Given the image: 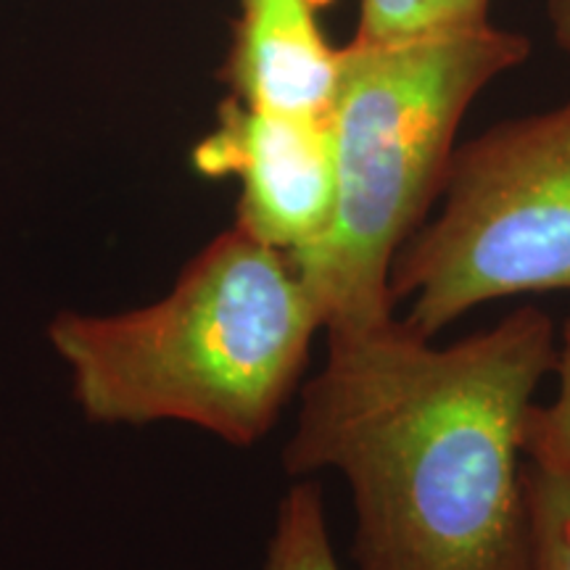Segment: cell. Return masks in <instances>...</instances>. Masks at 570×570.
<instances>
[{"label":"cell","mask_w":570,"mask_h":570,"mask_svg":"<svg viewBox=\"0 0 570 570\" xmlns=\"http://www.w3.org/2000/svg\"><path fill=\"white\" fill-rule=\"evenodd\" d=\"M344 48L327 42L317 0H240L225 77L233 98L259 111L327 119Z\"/></svg>","instance_id":"8992f818"},{"label":"cell","mask_w":570,"mask_h":570,"mask_svg":"<svg viewBox=\"0 0 570 570\" xmlns=\"http://www.w3.org/2000/svg\"><path fill=\"white\" fill-rule=\"evenodd\" d=\"M491 0H356L354 42L399 46L489 24Z\"/></svg>","instance_id":"52a82bcc"},{"label":"cell","mask_w":570,"mask_h":570,"mask_svg":"<svg viewBox=\"0 0 570 570\" xmlns=\"http://www.w3.org/2000/svg\"><path fill=\"white\" fill-rule=\"evenodd\" d=\"M204 177H238V227L296 256L315 246L336 206V159L327 119L223 104L217 127L194 148Z\"/></svg>","instance_id":"5b68a950"},{"label":"cell","mask_w":570,"mask_h":570,"mask_svg":"<svg viewBox=\"0 0 570 570\" xmlns=\"http://www.w3.org/2000/svg\"><path fill=\"white\" fill-rule=\"evenodd\" d=\"M265 570H341L327 537L323 491L296 483L277 508Z\"/></svg>","instance_id":"9c48e42d"},{"label":"cell","mask_w":570,"mask_h":570,"mask_svg":"<svg viewBox=\"0 0 570 570\" xmlns=\"http://www.w3.org/2000/svg\"><path fill=\"white\" fill-rule=\"evenodd\" d=\"M550 19L558 42L570 53V0H550Z\"/></svg>","instance_id":"8fae6325"},{"label":"cell","mask_w":570,"mask_h":570,"mask_svg":"<svg viewBox=\"0 0 570 570\" xmlns=\"http://www.w3.org/2000/svg\"><path fill=\"white\" fill-rule=\"evenodd\" d=\"M441 196L391 267L407 331L431 341L481 304L570 291V101L454 148Z\"/></svg>","instance_id":"277c9868"},{"label":"cell","mask_w":570,"mask_h":570,"mask_svg":"<svg viewBox=\"0 0 570 570\" xmlns=\"http://www.w3.org/2000/svg\"><path fill=\"white\" fill-rule=\"evenodd\" d=\"M320 327L323 312L291 256L233 225L156 304L61 312L48 338L92 423L175 420L252 446L294 394Z\"/></svg>","instance_id":"7a4b0ae2"},{"label":"cell","mask_w":570,"mask_h":570,"mask_svg":"<svg viewBox=\"0 0 570 570\" xmlns=\"http://www.w3.org/2000/svg\"><path fill=\"white\" fill-rule=\"evenodd\" d=\"M558 348L552 317L529 304L452 346L396 317L327 331L283 462L348 481L356 570L531 568L520 454Z\"/></svg>","instance_id":"6da1fadb"},{"label":"cell","mask_w":570,"mask_h":570,"mask_svg":"<svg viewBox=\"0 0 570 570\" xmlns=\"http://www.w3.org/2000/svg\"><path fill=\"white\" fill-rule=\"evenodd\" d=\"M523 481L531 512L529 570H570V468L544 449H525Z\"/></svg>","instance_id":"ba28073f"},{"label":"cell","mask_w":570,"mask_h":570,"mask_svg":"<svg viewBox=\"0 0 570 570\" xmlns=\"http://www.w3.org/2000/svg\"><path fill=\"white\" fill-rule=\"evenodd\" d=\"M558 396L550 407L533 404L525 425V449H544L570 468V317L560 333Z\"/></svg>","instance_id":"30bf717a"},{"label":"cell","mask_w":570,"mask_h":570,"mask_svg":"<svg viewBox=\"0 0 570 570\" xmlns=\"http://www.w3.org/2000/svg\"><path fill=\"white\" fill-rule=\"evenodd\" d=\"M531 53L523 35L481 24L399 46L344 48L327 114L336 206L323 238L291 256L323 327L394 317L391 267L444 190L462 117L479 92Z\"/></svg>","instance_id":"3957f363"}]
</instances>
